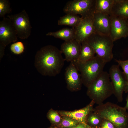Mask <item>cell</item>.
Instances as JSON below:
<instances>
[{
    "instance_id": "7a4b0ae2",
    "label": "cell",
    "mask_w": 128,
    "mask_h": 128,
    "mask_svg": "<svg viewBox=\"0 0 128 128\" xmlns=\"http://www.w3.org/2000/svg\"><path fill=\"white\" fill-rule=\"evenodd\" d=\"M93 111L111 122L116 128H127L128 113L124 107L108 102L98 105Z\"/></svg>"
},
{
    "instance_id": "7c38bea8",
    "label": "cell",
    "mask_w": 128,
    "mask_h": 128,
    "mask_svg": "<svg viewBox=\"0 0 128 128\" xmlns=\"http://www.w3.org/2000/svg\"><path fill=\"white\" fill-rule=\"evenodd\" d=\"M93 15L82 18L79 24L74 27L75 39L81 44L96 32L93 24Z\"/></svg>"
},
{
    "instance_id": "9c48e42d",
    "label": "cell",
    "mask_w": 128,
    "mask_h": 128,
    "mask_svg": "<svg viewBox=\"0 0 128 128\" xmlns=\"http://www.w3.org/2000/svg\"><path fill=\"white\" fill-rule=\"evenodd\" d=\"M16 32L11 20L4 17L0 22V44L5 46L18 40Z\"/></svg>"
},
{
    "instance_id": "83f0119b",
    "label": "cell",
    "mask_w": 128,
    "mask_h": 128,
    "mask_svg": "<svg viewBox=\"0 0 128 128\" xmlns=\"http://www.w3.org/2000/svg\"><path fill=\"white\" fill-rule=\"evenodd\" d=\"M72 128H88V125L79 123L76 126Z\"/></svg>"
},
{
    "instance_id": "7402d4cb",
    "label": "cell",
    "mask_w": 128,
    "mask_h": 128,
    "mask_svg": "<svg viewBox=\"0 0 128 128\" xmlns=\"http://www.w3.org/2000/svg\"><path fill=\"white\" fill-rule=\"evenodd\" d=\"M61 118V121L58 125L60 128H72L80 123L77 121L68 116H62Z\"/></svg>"
},
{
    "instance_id": "4316f807",
    "label": "cell",
    "mask_w": 128,
    "mask_h": 128,
    "mask_svg": "<svg viewBox=\"0 0 128 128\" xmlns=\"http://www.w3.org/2000/svg\"><path fill=\"white\" fill-rule=\"evenodd\" d=\"M101 127V128H115V125L111 122L104 119Z\"/></svg>"
},
{
    "instance_id": "d6986e66",
    "label": "cell",
    "mask_w": 128,
    "mask_h": 128,
    "mask_svg": "<svg viewBox=\"0 0 128 128\" xmlns=\"http://www.w3.org/2000/svg\"><path fill=\"white\" fill-rule=\"evenodd\" d=\"M82 19L77 15L66 14L60 17L58 21V24L59 25H67L75 27L79 24Z\"/></svg>"
},
{
    "instance_id": "30bf717a",
    "label": "cell",
    "mask_w": 128,
    "mask_h": 128,
    "mask_svg": "<svg viewBox=\"0 0 128 128\" xmlns=\"http://www.w3.org/2000/svg\"><path fill=\"white\" fill-rule=\"evenodd\" d=\"M110 35L114 42L128 37V20L111 15Z\"/></svg>"
},
{
    "instance_id": "6da1fadb",
    "label": "cell",
    "mask_w": 128,
    "mask_h": 128,
    "mask_svg": "<svg viewBox=\"0 0 128 128\" xmlns=\"http://www.w3.org/2000/svg\"><path fill=\"white\" fill-rule=\"evenodd\" d=\"M60 50L51 45L41 48L35 56V66L38 71L44 76H55L60 72L64 64Z\"/></svg>"
},
{
    "instance_id": "ba28073f",
    "label": "cell",
    "mask_w": 128,
    "mask_h": 128,
    "mask_svg": "<svg viewBox=\"0 0 128 128\" xmlns=\"http://www.w3.org/2000/svg\"><path fill=\"white\" fill-rule=\"evenodd\" d=\"M118 65H113L110 68L109 74L113 86L114 93L117 101L123 100V94L128 84L123 72L121 71Z\"/></svg>"
},
{
    "instance_id": "8992f818",
    "label": "cell",
    "mask_w": 128,
    "mask_h": 128,
    "mask_svg": "<svg viewBox=\"0 0 128 128\" xmlns=\"http://www.w3.org/2000/svg\"><path fill=\"white\" fill-rule=\"evenodd\" d=\"M96 0H73L68 1L63 9L66 14H79L82 18L93 16Z\"/></svg>"
},
{
    "instance_id": "277c9868",
    "label": "cell",
    "mask_w": 128,
    "mask_h": 128,
    "mask_svg": "<svg viewBox=\"0 0 128 128\" xmlns=\"http://www.w3.org/2000/svg\"><path fill=\"white\" fill-rule=\"evenodd\" d=\"M93 49L96 55L106 63L112 59L113 42L110 35L92 34L85 41Z\"/></svg>"
},
{
    "instance_id": "9a60e30c",
    "label": "cell",
    "mask_w": 128,
    "mask_h": 128,
    "mask_svg": "<svg viewBox=\"0 0 128 128\" xmlns=\"http://www.w3.org/2000/svg\"><path fill=\"white\" fill-rule=\"evenodd\" d=\"M95 104L92 100L88 105L81 109L73 111H59V113L62 116L69 117L80 123L87 125L86 123V118L88 114L93 110Z\"/></svg>"
},
{
    "instance_id": "44dd1931",
    "label": "cell",
    "mask_w": 128,
    "mask_h": 128,
    "mask_svg": "<svg viewBox=\"0 0 128 128\" xmlns=\"http://www.w3.org/2000/svg\"><path fill=\"white\" fill-rule=\"evenodd\" d=\"M104 119L93 110L88 115L86 119V123L94 127L101 126Z\"/></svg>"
},
{
    "instance_id": "f546056e",
    "label": "cell",
    "mask_w": 128,
    "mask_h": 128,
    "mask_svg": "<svg viewBox=\"0 0 128 128\" xmlns=\"http://www.w3.org/2000/svg\"><path fill=\"white\" fill-rule=\"evenodd\" d=\"M124 92L126 93H127L128 94V84L126 87Z\"/></svg>"
},
{
    "instance_id": "4dcf8cb0",
    "label": "cell",
    "mask_w": 128,
    "mask_h": 128,
    "mask_svg": "<svg viewBox=\"0 0 128 128\" xmlns=\"http://www.w3.org/2000/svg\"><path fill=\"white\" fill-rule=\"evenodd\" d=\"M55 128L54 127H53V126H51V127H50V128Z\"/></svg>"
},
{
    "instance_id": "ffe728a7",
    "label": "cell",
    "mask_w": 128,
    "mask_h": 128,
    "mask_svg": "<svg viewBox=\"0 0 128 128\" xmlns=\"http://www.w3.org/2000/svg\"><path fill=\"white\" fill-rule=\"evenodd\" d=\"M114 1V0H96L95 12L110 15Z\"/></svg>"
},
{
    "instance_id": "5bb4252c",
    "label": "cell",
    "mask_w": 128,
    "mask_h": 128,
    "mask_svg": "<svg viewBox=\"0 0 128 128\" xmlns=\"http://www.w3.org/2000/svg\"><path fill=\"white\" fill-rule=\"evenodd\" d=\"M93 26L96 32L110 35L111 25L110 15L95 12L93 15Z\"/></svg>"
},
{
    "instance_id": "d4e9b609",
    "label": "cell",
    "mask_w": 128,
    "mask_h": 128,
    "mask_svg": "<svg viewBox=\"0 0 128 128\" xmlns=\"http://www.w3.org/2000/svg\"><path fill=\"white\" fill-rule=\"evenodd\" d=\"M24 45L21 41L14 42L10 46L11 51L15 54L19 55L22 54L24 51Z\"/></svg>"
},
{
    "instance_id": "e0dca14e",
    "label": "cell",
    "mask_w": 128,
    "mask_h": 128,
    "mask_svg": "<svg viewBox=\"0 0 128 128\" xmlns=\"http://www.w3.org/2000/svg\"><path fill=\"white\" fill-rule=\"evenodd\" d=\"M46 35L61 39L64 41L75 39V30L74 27L64 28L55 32H49L46 34Z\"/></svg>"
},
{
    "instance_id": "f1b7e54d",
    "label": "cell",
    "mask_w": 128,
    "mask_h": 128,
    "mask_svg": "<svg viewBox=\"0 0 128 128\" xmlns=\"http://www.w3.org/2000/svg\"><path fill=\"white\" fill-rule=\"evenodd\" d=\"M126 103L125 106L124 107L127 110L128 113V95L126 99Z\"/></svg>"
},
{
    "instance_id": "52a82bcc",
    "label": "cell",
    "mask_w": 128,
    "mask_h": 128,
    "mask_svg": "<svg viewBox=\"0 0 128 128\" xmlns=\"http://www.w3.org/2000/svg\"><path fill=\"white\" fill-rule=\"evenodd\" d=\"M7 17L12 22L19 38L25 39L29 37L32 27L28 15L25 10L18 14L8 15Z\"/></svg>"
},
{
    "instance_id": "3957f363",
    "label": "cell",
    "mask_w": 128,
    "mask_h": 128,
    "mask_svg": "<svg viewBox=\"0 0 128 128\" xmlns=\"http://www.w3.org/2000/svg\"><path fill=\"white\" fill-rule=\"evenodd\" d=\"M109 73L103 71L87 87V94L98 105L103 103L113 94V89Z\"/></svg>"
},
{
    "instance_id": "484cf974",
    "label": "cell",
    "mask_w": 128,
    "mask_h": 128,
    "mask_svg": "<svg viewBox=\"0 0 128 128\" xmlns=\"http://www.w3.org/2000/svg\"><path fill=\"white\" fill-rule=\"evenodd\" d=\"M115 61L123 70L128 84V59L125 60L116 59Z\"/></svg>"
},
{
    "instance_id": "2e32d148",
    "label": "cell",
    "mask_w": 128,
    "mask_h": 128,
    "mask_svg": "<svg viewBox=\"0 0 128 128\" xmlns=\"http://www.w3.org/2000/svg\"><path fill=\"white\" fill-rule=\"evenodd\" d=\"M111 15L128 20V0H114Z\"/></svg>"
},
{
    "instance_id": "4fadbf2b",
    "label": "cell",
    "mask_w": 128,
    "mask_h": 128,
    "mask_svg": "<svg viewBox=\"0 0 128 128\" xmlns=\"http://www.w3.org/2000/svg\"><path fill=\"white\" fill-rule=\"evenodd\" d=\"M81 44L75 39L64 41L61 45L60 51L67 62H76L80 53Z\"/></svg>"
},
{
    "instance_id": "5b68a950",
    "label": "cell",
    "mask_w": 128,
    "mask_h": 128,
    "mask_svg": "<svg viewBox=\"0 0 128 128\" xmlns=\"http://www.w3.org/2000/svg\"><path fill=\"white\" fill-rule=\"evenodd\" d=\"M79 72L82 84L88 87L103 71L106 63L97 55L82 63H75Z\"/></svg>"
},
{
    "instance_id": "603a6c76",
    "label": "cell",
    "mask_w": 128,
    "mask_h": 128,
    "mask_svg": "<svg viewBox=\"0 0 128 128\" xmlns=\"http://www.w3.org/2000/svg\"><path fill=\"white\" fill-rule=\"evenodd\" d=\"M47 116L51 123L55 125H59L62 120V118L58 112L52 109H51L47 113Z\"/></svg>"
},
{
    "instance_id": "cb8c5ba5",
    "label": "cell",
    "mask_w": 128,
    "mask_h": 128,
    "mask_svg": "<svg viewBox=\"0 0 128 128\" xmlns=\"http://www.w3.org/2000/svg\"><path fill=\"white\" fill-rule=\"evenodd\" d=\"M12 11L10 3L8 0H0V17H5L7 14L10 13Z\"/></svg>"
},
{
    "instance_id": "8fae6325",
    "label": "cell",
    "mask_w": 128,
    "mask_h": 128,
    "mask_svg": "<svg viewBox=\"0 0 128 128\" xmlns=\"http://www.w3.org/2000/svg\"><path fill=\"white\" fill-rule=\"evenodd\" d=\"M75 63L71 62L65 69V79L68 88L72 91L80 90L82 84L81 75Z\"/></svg>"
},
{
    "instance_id": "ac0fdd59",
    "label": "cell",
    "mask_w": 128,
    "mask_h": 128,
    "mask_svg": "<svg viewBox=\"0 0 128 128\" xmlns=\"http://www.w3.org/2000/svg\"><path fill=\"white\" fill-rule=\"evenodd\" d=\"M95 54L93 48L84 41L81 43L80 55L75 63H82L87 61L94 58Z\"/></svg>"
},
{
    "instance_id": "1f68e13d",
    "label": "cell",
    "mask_w": 128,
    "mask_h": 128,
    "mask_svg": "<svg viewBox=\"0 0 128 128\" xmlns=\"http://www.w3.org/2000/svg\"><path fill=\"white\" fill-rule=\"evenodd\" d=\"M127 128H128V124Z\"/></svg>"
}]
</instances>
